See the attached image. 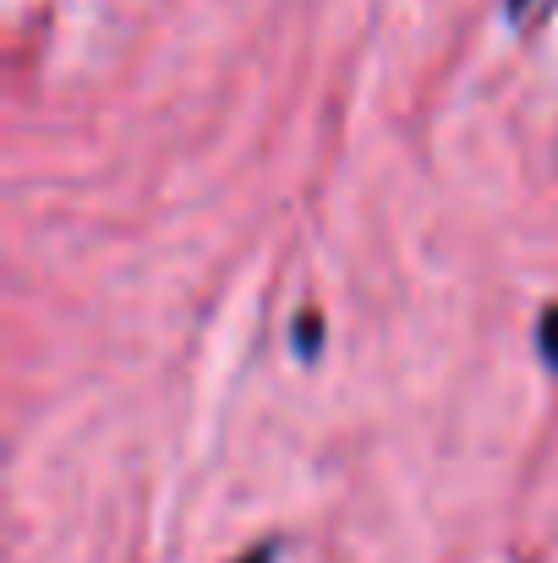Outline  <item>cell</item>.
I'll list each match as a JSON object with an SVG mask.
<instances>
[{"label": "cell", "mask_w": 558, "mask_h": 563, "mask_svg": "<svg viewBox=\"0 0 558 563\" xmlns=\"http://www.w3.org/2000/svg\"><path fill=\"white\" fill-rule=\"evenodd\" d=\"M537 356L548 362V373H558V301L543 307V318H537Z\"/></svg>", "instance_id": "obj_1"}, {"label": "cell", "mask_w": 558, "mask_h": 563, "mask_svg": "<svg viewBox=\"0 0 558 563\" xmlns=\"http://www.w3.org/2000/svg\"><path fill=\"white\" fill-rule=\"evenodd\" d=\"M291 340H296V356H318V345H324V323H318V312H302Z\"/></svg>", "instance_id": "obj_2"}, {"label": "cell", "mask_w": 558, "mask_h": 563, "mask_svg": "<svg viewBox=\"0 0 558 563\" xmlns=\"http://www.w3.org/2000/svg\"><path fill=\"white\" fill-rule=\"evenodd\" d=\"M236 563H280V542H258V548H247Z\"/></svg>", "instance_id": "obj_3"}, {"label": "cell", "mask_w": 558, "mask_h": 563, "mask_svg": "<svg viewBox=\"0 0 558 563\" xmlns=\"http://www.w3.org/2000/svg\"><path fill=\"white\" fill-rule=\"evenodd\" d=\"M504 5H510V16H515V22H526V16H537V11H548L554 0H504Z\"/></svg>", "instance_id": "obj_4"}]
</instances>
